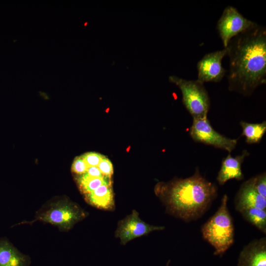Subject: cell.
<instances>
[{
	"instance_id": "1",
	"label": "cell",
	"mask_w": 266,
	"mask_h": 266,
	"mask_svg": "<svg viewBox=\"0 0 266 266\" xmlns=\"http://www.w3.org/2000/svg\"><path fill=\"white\" fill-rule=\"evenodd\" d=\"M229 89L249 96L266 82V30L256 24L233 37L227 46Z\"/></svg>"
},
{
	"instance_id": "2",
	"label": "cell",
	"mask_w": 266,
	"mask_h": 266,
	"mask_svg": "<svg viewBox=\"0 0 266 266\" xmlns=\"http://www.w3.org/2000/svg\"><path fill=\"white\" fill-rule=\"evenodd\" d=\"M155 193L168 214L185 222L200 217L217 196V187L197 168L190 177L158 184Z\"/></svg>"
},
{
	"instance_id": "3",
	"label": "cell",
	"mask_w": 266,
	"mask_h": 266,
	"mask_svg": "<svg viewBox=\"0 0 266 266\" xmlns=\"http://www.w3.org/2000/svg\"><path fill=\"white\" fill-rule=\"evenodd\" d=\"M86 216L87 212L78 204L65 197L57 198L44 203L31 221L21 224L39 221L54 225L61 231H68Z\"/></svg>"
},
{
	"instance_id": "4",
	"label": "cell",
	"mask_w": 266,
	"mask_h": 266,
	"mask_svg": "<svg viewBox=\"0 0 266 266\" xmlns=\"http://www.w3.org/2000/svg\"><path fill=\"white\" fill-rule=\"evenodd\" d=\"M228 200L227 195H224L218 210L201 229L202 237L213 247L216 256H222L234 242V225Z\"/></svg>"
},
{
	"instance_id": "5",
	"label": "cell",
	"mask_w": 266,
	"mask_h": 266,
	"mask_svg": "<svg viewBox=\"0 0 266 266\" xmlns=\"http://www.w3.org/2000/svg\"><path fill=\"white\" fill-rule=\"evenodd\" d=\"M168 79L181 91L182 102L193 118L207 116L210 101L204 83L198 80H186L174 75L169 76Z\"/></svg>"
},
{
	"instance_id": "6",
	"label": "cell",
	"mask_w": 266,
	"mask_h": 266,
	"mask_svg": "<svg viewBox=\"0 0 266 266\" xmlns=\"http://www.w3.org/2000/svg\"><path fill=\"white\" fill-rule=\"evenodd\" d=\"M193 119L189 134L195 141L223 149L230 153L235 149L238 139L229 138L216 132L207 117Z\"/></svg>"
},
{
	"instance_id": "7",
	"label": "cell",
	"mask_w": 266,
	"mask_h": 266,
	"mask_svg": "<svg viewBox=\"0 0 266 266\" xmlns=\"http://www.w3.org/2000/svg\"><path fill=\"white\" fill-rule=\"evenodd\" d=\"M256 24L243 17L234 7H226L217 24V29L224 48L227 47L233 37Z\"/></svg>"
},
{
	"instance_id": "8",
	"label": "cell",
	"mask_w": 266,
	"mask_h": 266,
	"mask_svg": "<svg viewBox=\"0 0 266 266\" xmlns=\"http://www.w3.org/2000/svg\"><path fill=\"white\" fill-rule=\"evenodd\" d=\"M165 228L146 223L140 218L138 212L133 210L130 214L118 222L115 236L120 239L121 244L125 245L134 238Z\"/></svg>"
},
{
	"instance_id": "9",
	"label": "cell",
	"mask_w": 266,
	"mask_h": 266,
	"mask_svg": "<svg viewBox=\"0 0 266 266\" xmlns=\"http://www.w3.org/2000/svg\"><path fill=\"white\" fill-rule=\"evenodd\" d=\"M227 55V48L205 54L197 64V80L203 83L220 81L226 72L222 61Z\"/></svg>"
},
{
	"instance_id": "10",
	"label": "cell",
	"mask_w": 266,
	"mask_h": 266,
	"mask_svg": "<svg viewBox=\"0 0 266 266\" xmlns=\"http://www.w3.org/2000/svg\"><path fill=\"white\" fill-rule=\"evenodd\" d=\"M234 206L239 212L250 207L266 210V198L259 194L254 188L253 177L240 186L234 199Z\"/></svg>"
},
{
	"instance_id": "11",
	"label": "cell",
	"mask_w": 266,
	"mask_h": 266,
	"mask_svg": "<svg viewBox=\"0 0 266 266\" xmlns=\"http://www.w3.org/2000/svg\"><path fill=\"white\" fill-rule=\"evenodd\" d=\"M237 266H266V238L251 241L239 253Z\"/></svg>"
},
{
	"instance_id": "12",
	"label": "cell",
	"mask_w": 266,
	"mask_h": 266,
	"mask_svg": "<svg viewBox=\"0 0 266 266\" xmlns=\"http://www.w3.org/2000/svg\"><path fill=\"white\" fill-rule=\"evenodd\" d=\"M249 154V152L245 150L240 155L233 157L229 154L224 158L216 178L218 184L223 185L232 179L242 180L244 175L242 171L241 165L245 157Z\"/></svg>"
},
{
	"instance_id": "13",
	"label": "cell",
	"mask_w": 266,
	"mask_h": 266,
	"mask_svg": "<svg viewBox=\"0 0 266 266\" xmlns=\"http://www.w3.org/2000/svg\"><path fill=\"white\" fill-rule=\"evenodd\" d=\"M29 255L20 251L6 237H0V266H30Z\"/></svg>"
},
{
	"instance_id": "14",
	"label": "cell",
	"mask_w": 266,
	"mask_h": 266,
	"mask_svg": "<svg viewBox=\"0 0 266 266\" xmlns=\"http://www.w3.org/2000/svg\"><path fill=\"white\" fill-rule=\"evenodd\" d=\"M86 201L90 205L100 209L112 210L115 203L111 183L103 184L85 195Z\"/></svg>"
},
{
	"instance_id": "15",
	"label": "cell",
	"mask_w": 266,
	"mask_h": 266,
	"mask_svg": "<svg viewBox=\"0 0 266 266\" xmlns=\"http://www.w3.org/2000/svg\"><path fill=\"white\" fill-rule=\"evenodd\" d=\"M242 127V135L246 138L248 144L260 142L266 132V121L261 123H250L244 121L240 122Z\"/></svg>"
},
{
	"instance_id": "16",
	"label": "cell",
	"mask_w": 266,
	"mask_h": 266,
	"mask_svg": "<svg viewBox=\"0 0 266 266\" xmlns=\"http://www.w3.org/2000/svg\"><path fill=\"white\" fill-rule=\"evenodd\" d=\"M239 213L245 220L266 233V210L250 207L241 210Z\"/></svg>"
},
{
	"instance_id": "17",
	"label": "cell",
	"mask_w": 266,
	"mask_h": 266,
	"mask_svg": "<svg viewBox=\"0 0 266 266\" xmlns=\"http://www.w3.org/2000/svg\"><path fill=\"white\" fill-rule=\"evenodd\" d=\"M77 183L81 191L84 194H88L103 184H110V178L91 177L84 173L77 178Z\"/></svg>"
},
{
	"instance_id": "18",
	"label": "cell",
	"mask_w": 266,
	"mask_h": 266,
	"mask_svg": "<svg viewBox=\"0 0 266 266\" xmlns=\"http://www.w3.org/2000/svg\"><path fill=\"white\" fill-rule=\"evenodd\" d=\"M254 188L263 197L266 198V173L263 172L253 177Z\"/></svg>"
},
{
	"instance_id": "19",
	"label": "cell",
	"mask_w": 266,
	"mask_h": 266,
	"mask_svg": "<svg viewBox=\"0 0 266 266\" xmlns=\"http://www.w3.org/2000/svg\"><path fill=\"white\" fill-rule=\"evenodd\" d=\"M102 174L110 178L113 173L112 164L106 158L103 156L97 166Z\"/></svg>"
},
{
	"instance_id": "20",
	"label": "cell",
	"mask_w": 266,
	"mask_h": 266,
	"mask_svg": "<svg viewBox=\"0 0 266 266\" xmlns=\"http://www.w3.org/2000/svg\"><path fill=\"white\" fill-rule=\"evenodd\" d=\"M88 167L82 156L76 157L72 165L71 170L73 172L81 175L85 173Z\"/></svg>"
},
{
	"instance_id": "21",
	"label": "cell",
	"mask_w": 266,
	"mask_h": 266,
	"mask_svg": "<svg viewBox=\"0 0 266 266\" xmlns=\"http://www.w3.org/2000/svg\"><path fill=\"white\" fill-rule=\"evenodd\" d=\"M88 167L97 166L103 156L97 153L89 152L82 156Z\"/></svg>"
},
{
	"instance_id": "22",
	"label": "cell",
	"mask_w": 266,
	"mask_h": 266,
	"mask_svg": "<svg viewBox=\"0 0 266 266\" xmlns=\"http://www.w3.org/2000/svg\"><path fill=\"white\" fill-rule=\"evenodd\" d=\"M85 173L88 176L93 177H103L104 176L100 172L98 166L89 167Z\"/></svg>"
},
{
	"instance_id": "23",
	"label": "cell",
	"mask_w": 266,
	"mask_h": 266,
	"mask_svg": "<svg viewBox=\"0 0 266 266\" xmlns=\"http://www.w3.org/2000/svg\"><path fill=\"white\" fill-rule=\"evenodd\" d=\"M170 260H169V261H168V262H167V263H166V266H169V264H170Z\"/></svg>"
}]
</instances>
